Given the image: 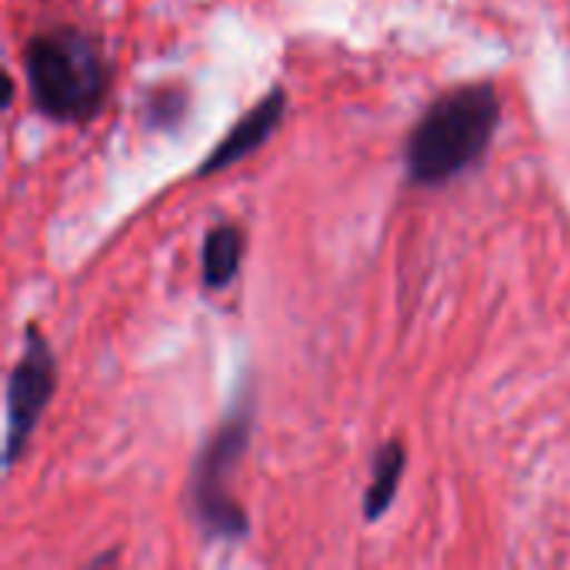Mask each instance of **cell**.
Listing matches in <instances>:
<instances>
[{"label": "cell", "instance_id": "8", "mask_svg": "<svg viewBox=\"0 0 570 570\" xmlns=\"http://www.w3.org/2000/svg\"><path fill=\"white\" fill-rule=\"evenodd\" d=\"M184 94L180 90H160L150 97V107H147V117L157 124V127H167V120H180L184 117Z\"/></svg>", "mask_w": 570, "mask_h": 570}, {"label": "cell", "instance_id": "6", "mask_svg": "<svg viewBox=\"0 0 570 570\" xmlns=\"http://www.w3.org/2000/svg\"><path fill=\"white\" fill-rule=\"evenodd\" d=\"M404 471H407V448L404 441H387L377 448L374 461H371V484L364 491V518L367 521H381L397 491H401V481H404Z\"/></svg>", "mask_w": 570, "mask_h": 570}, {"label": "cell", "instance_id": "1", "mask_svg": "<svg viewBox=\"0 0 570 570\" xmlns=\"http://www.w3.org/2000/svg\"><path fill=\"white\" fill-rule=\"evenodd\" d=\"M501 124V94L488 80L444 90L407 134L404 170L414 187H444L478 167Z\"/></svg>", "mask_w": 570, "mask_h": 570}, {"label": "cell", "instance_id": "2", "mask_svg": "<svg viewBox=\"0 0 570 570\" xmlns=\"http://www.w3.org/2000/svg\"><path fill=\"white\" fill-rule=\"evenodd\" d=\"M23 77L33 107L53 124H83L110 94V67L100 43L80 27H50L27 40Z\"/></svg>", "mask_w": 570, "mask_h": 570}, {"label": "cell", "instance_id": "4", "mask_svg": "<svg viewBox=\"0 0 570 570\" xmlns=\"http://www.w3.org/2000/svg\"><path fill=\"white\" fill-rule=\"evenodd\" d=\"M57 391V357L37 324L23 331V351L7 377V428H3V468L10 471L30 448V438Z\"/></svg>", "mask_w": 570, "mask_h": 570}, {"label": "cell", "instance_id": "5", "mask_svg": "<svg viewBox=\"0 0 570 570\" xmlns=\"http://www.w3.org/2000/svg\"><path fill=\"white\" fill-rule=\"evenodd\" d=\"M287 114V94L284 87H274L271 94H264L224 137L220 144L204 157V164L197 167V177H210V174H220L234 164H240L244 157H250L254 150H261L281 127Z\"/></svg>", "mask_w": 570, "mask_h": 570}, {"label": "cell", "instance_id": "7", "mask_svg": "<svg viewBox=\"0 0 570 570\" xmlns=\"http://www.w3.org/2000/svg\"><path fill=\"white\" fill-rule=\"evenodd\" d=\"M244 261V230L237 224H217L207 230L204 237V250H200V271H204V284L220 291L230 287L237 271Z\"/></svg>", "mask_w": 570, "mask_h": 570}, {"label": "cell", "instance_id": "3", "mask_svg": "<svg viewBox=\"0 0 570 570\" xmlns=\"http://www.w3.org/2000/svg\"><path fill=\"white\" fill-rule=\"evenodd\" d=\"M254 434V391H237L234 404L210 431L207 444L194 458V471L187 481L190 514L207 538L217 541H244L250 534V518L244 504L230 494V481L250 448Z\"/></svg>", "mask_w": 570, "mask_h": 570}]
</instances>
